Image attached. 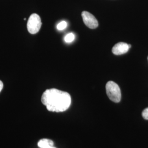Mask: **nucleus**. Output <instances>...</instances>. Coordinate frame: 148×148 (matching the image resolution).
<instances>
[{
	"mask_svg": "<svg viewBox=\"0 0 148 148\" xmlns=\"http://www.w3.org/2000/svg\"><path fill=\"white\" fill-rule=\"evenodd\" d=\"M55 148V147H50V148Z\"/></svg>",
	"mask_w": 148,
	"mask_h": 148,
	"instance_id": "9b49d317",
	"label": "nucleus"
},
{
	"mask_svg": "<svg viewBox=\"0 0 148 148\" xmlns=\"http://www.w3.org/2000/svg\"><path fill=\"white\" fill-rule=\"evenodd\" d=\"M142 116L144 119L148 120V108L143 110L142 112Z\"/></svg>",
	"mask_w": 148,
	"mask_h": 148,
	"instance_id": "1a4fd4ad",
	"label": "nucleus"
},
{
	"mask_svg": "<svg viewBox=\"0 0 148 148\" xmlns=\"http://www.w3.org/2000/svg\"><path fill=\"white\" fill-rule=\"evenodd\" d=\"M74 39H75V35L73 33H71V32L68 34L64 37V40L66 42H71L74 41Z\"/></svg>",
	"mask_w": 148,
	"mask_h": 148,
	"instance_id": "0eeeda50",
	"label": "nucleus"
},
{
	"mask_svg": "<svg viewBox=\"0 0 148 148\" xmlns=\"http://www.w3.org/2000/svg\"><path fill=\"white\" fill-rule=\"evenodd\" d=\"M41 101L48 111L59 112L69 109L71 98L68 92L51 88L45 91L41 97Z\"/></svg>",
	"mask_w": 148,
	"mask_h": 148,
	"instance_id": "f257e3e1",
	"label": "nucleus"
},
{
	"mask_svg": "<svg viewBox=\"0 0 148 148\" xmlns=\"http://www.w3.org/2000/svg\"><path fill=\"white\" fill-rule=\"evenodd\" d=\"M3 82L0 80V92H1L2 90L3 89Z\"/></svg>",
	"mask_w": 148,
	"mask_h": 148,
	"instance_id": "9d476101",
	"label": "nucleus"
},
{
	"mask_svg": "<svg viewBox=\"0 0 148 148\" xmlns=\"http://www.w3.org/2000/svg\"><path fill=\"white\" fill-rule=\"evenodd\" d=\"M106 92L108 97L111 101L119 103L121 99V90L115 82L110 81L107 82L106 86Z\"/></svg>",
	"mask_w": 148,
	"mask_h": 148,
	"instance_id": "f03ea898",
	"label": "nucleus"
},
{
	"mask_svg": "<svg viewBox=\"0 0 148 148\" xmlns=\"http://www.w3.org/2000/svg\"><path fill=\"white\" fill-rule=\"evenodd\" d=\"M81 16L83 21L85 25L91 29H94L98 27V22L95 16L92 15L90 12L87 11H83Z\"/></svg>",
	"mask_w": 148,
	"mask_h": 148,
	"instance_id": "20e7f679",
	"label": "nucleus"
},
{
	"mask_svg": "<svg viewBox=\"0 0 148 148\" xmlns=\"http://www.w3.org/2000/svg\"><path fill=\"white\" fill-rule=\"evenodd\" d=\"M67 27V23L65 21L60 22L57 25V28L58 30H63Z\"/></svg>",
	"mask_w": 148,
	"mask_h": 148,
	"instance_id": "6e6552de",
	"label": "nucleus"
},
{
	"mask_svg": "<svg viewBox=\"0 0 148 148\" xmlns=\"http://www.w3.org/2000/svg\"><path fill=\"white\" fill-rule=\"evenodd\" d=\"M42 25L40 16L36 13L30 16L27 23V29L31 34H36L40 31Z\"/></svg>",
	"mask_w": 148,
	"mask_h": 148,
	"instance_id": "7ed1b4c3",
	"label": "nucleus"
},
{
	"mask_svg": "<svg viewBox=\"0 0 148 148\" xmlns=\"http://www.w3.org/2000/svg\"></svg>",
	"mask_w": 148,
	"mask_h": 148,
	"instance_id": "f8f14e48",
	"label": "nucleus"
},
{
	"mask_svg": "<svg viewBox=\"0 0 148 148\" xmlns=\"http://www.w3.org/2000/svg\"><path fill=\"white\" fill-rule=\"evenodd\" d=\"M129 49L128 45L126 43L119 42L114 46L112 52L115 55H121L127 53Z\"/></svg>",
	"mask_w": 148,
	"mask_h": 148,
	"instance_id": "39448f33",
	"label": "nucleus"
},
{
	"mask_svg": "<svg viewBox=\"0 0 148 148\" xmlns=\"http://www.w3.org/2000/svg\"><path fill=\"white\" fill-rule=\"evenodd\" d=\"M38 147L40 148H48L53 147L54 143L51 139H42L38 142Z\"/></svg>",
	"mask_w": 148,
	"mask_h": 148,
	"instance_id": "423d86ee",
	"label": "nucleus"
}]
</instances>
